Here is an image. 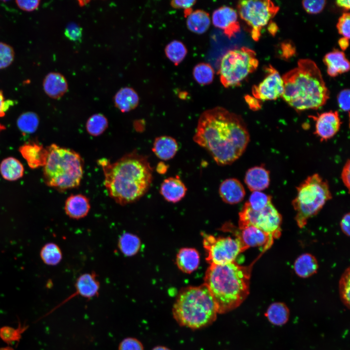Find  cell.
Wrapping results in <instances>:
<instances>
[{"label":"cell","instance_id":"6da1fadb","mask_svg":"<svg viewBox=\"0 0 350 350\" xmlns=\"http://www.w3.org/2000/svg\"><path fill=\"white\" fill-rule=\"evenodd\" d=\"M193 140L205 148L217 164L223 166L233 163L242 155L249 134L242 117L216 106L201 114Z\"/></svg>","mask_w":350,"mask_h":350},{"label":"cell","instance_id":"7a4b0ae2","mask_svg":"<svg viewBox=\"0 0 350 350\" xmlns=\"http://www.w3.org/2000/svg\"><path fill=\"white\" fill-rule=\"evenodd\" d=\"M97 163L103 169L109 196L120 205L138 200L151 186L153 168L147 158L136 151L112 163L105 158L98 160Z\"/></svg>","mask_w":350,"mask_h":350},{"label":"cell","instance_id":"3957f363","mask_svg":"<svg viewBox=\"0 0 350 350\" xmlns=\"http://www.w3.org/2000/svg\"><path fill=\"white\" fill-rule=\"evenodd\" d=\"M282 78L284 92L281 97L297 111L317 109L329 98V91L321 71L310 59H300L298 66Z\"/></svg>","mask_w":350,"mask_h":350},{"label":"cell","instance_id":"277c9868","mask_svg":"<svg viewBox=\"0 0 350 350\" xmlns=\"http://www.w3.org/2000/svg\"><path fill=\"white\" fill-rule=\"evenodd\" d=\"M252 266L240 265L235 261L222 265L210 264L204 284L212 295L218 314L234 310L246 298Z\"/></svg>","mask_w":350,"mask_h":350},{"label":"cell","instance_id":"5b68a950","mask_svg":"<svg viewBox=\"0 0 350 350\" xmlns=\"http://www.w3.org/2000/svg\"><path fill=\"white\" fill-rule=\"evenodd\" d=\"M172 314L180 326L196 330L212 324L218 312L211 294L203 283L182 289L173 306Z\"/></svg>","mask_w":350,"mask_h":350},{"label":"cell","instance_id":"8992f818","mask_svg":"<svg viewBox=\"0 0 350 350\" xmlns=\"http://www.w3.org/2000/svg\"><path fill=\"white\" fill-rule=\"evenodd\" d=\"M48 154L43 167L45 184L60 191L78 187L83 175L84 161L72 149L52 144L47 147Z\"/></svg>","mask_w":350,"mask_h":350},{"label":"cell","instance_id":"52a82bcc","mask_svg":"<svg viewBox=\"0 0 350 350\" xmlns=\"http://www.w3.org/2000/svg\"><path fill=\"white\" fill-rule=\"evenodd\" d=\"M297 189V194L292 204L296 212L297 224L302 228L308 219L332 198V194L327 181L317 174L308 176Z\"/></svg>","mask_w":350,"mask_h":350},{"label":"cell","instance_id":"ba28073f","mask_svg":"<svg viewBox=\"0 0 350 350\" xmlns=\"http://www.w3.org/2000/svg\"><path fill=\"white\" fill-rule=\"evenodd\" d=\"M259 61L255 52L243 47L228 51L222 57L218 73L225 88L237 87L257 68Z\"/></svg>","mask_w":350,"mask_h":350},{"label":"cell","instance_id":"9c48e42d","mask_svg":"<svg viewBox=\"0 0 350 350\" xmlns=\"http://www.w3.org/2000/svg\"><path fill=\"white\" fill-rule=\"evenodd\" d=\"M279 7L269 0H244L237 4L240 18L251 28V35L257 41L262 29L279 10Z\"/></svg>","mask_w":350,"mask_h":350},{"label":"cell","instance_id":"30bf717a","mask_svg":"<svg viewBox=\"0 0 350 350\" xmlns=\"http://www.w3.org/2000/svg\"><path fill=\"white\" fill-rule=\"evenodd\" d=\"M239 216V229L254 226L269 233L274 239L280 236L282 217L272 202L262 210H255L246 202Z\"/></svg>","mask_w":350,"mask_h":350},{"label":"cell","instance_id":"8fae6325","mask_svg":"<svg viewBox=\"0 0 350 350\" xmlns=\"http://www.w3.org/2000/svg\"><path fill=\"white\" fill-rule=\"evenodd\" d=\"M203 245L206 250L207 262L210 264L222 265L235 261L237 256L246 250L237 237H215L203 234Z\"/></svg>","mask_w":350,"mask_h":350},{"label":"cell","instance_id":"7c38bea8","mask_svg":"<svg viewBox=\"0 0 350 350\" xmlns=\"http://www.w3.org/2000/svg\"><path fill=\"white\" fill-rule=\"evenodd\" d=\"M266 75L262 82L254 86L253 96L261 101L275 100L281 97L284 92V83L282 77L272 66L265 68Z\"/></svg>","mask_w":350,"mask_h":350},{"label":"cell","instance_id":"4fadbf2b","mask_svg":"<svg viewBox=\"0 0 350 350\" xmlns=\"http://www.w3.org/2000/svg\"><path fill=\"white\" fill-rule=\"evenodd\" d=\"M211 19L213 25L221 29L229 38L234 37L240 31L238 14L231 7L223 6L215 10Z\"/></svg>","mask_w":350,"mask_h":350},{"label":"cell","instance_id":"5bb4252c","mask_svg":"<svg viewBox=\"0 0 350 350\" xmlns=\"http://www.w3.org/2000/svg\"><path fill=\"white\" fill-rule=\"evenodd\" d=\"M310 117L315 122V134L322 141L332 138L339 131L342 123L336 111L325 112Z\"/></svg>","mask_w":350,"mask_h":350},{"label":"cell","instance_id":"9a60e30c","mask_svg":"<svg viewBox=\"0 0 350 350\" xmlns=\"http://www.w3.org/2000/svg\"><path fill=\"white\" fill-rule=\"evenodd\" d=\"M239 231L233 232L235 237L238 238L247 249L250 247L263 246L264 249H268L272 245V236L261 229L254 226H248Z\"/></svg>","mask_w":350,"mask_h":350},{"label":"cell","instance_id":"2e32d148","mask_svg":"<svg viewBox=\"0 0 350 350\" xmlns=\"http://www.w3.org/2000/svg\"><path fill=\"white\" fill-rule=\"evenodd\" d=\"M19 151L32 169L43 167L46 163L48 151L47 147L35 142L27 143L21 145Z\"/></svg>","mask_w":350,"mask_h":350},{"label":"cell","instance_id":"e0dca14e","mask_svg":"<svg viewBox=\"0 0 350 350\" xmlns=\"http://www.w3.org/2000/svg\"><path fill=\"white\" fill-rule=\"evenodd\" d=\"M219 192L223 201L229 204L240 203L244 199L245 194L243 184L234 178L224 180L219 186Z\"/></svg>","mask_w":350,"mask_h":350},{"label":"cell","instance_id":"ac0fdd59","mask_svg":"<svg viewBox=\"0 0 350 350\" xmlns=\"http://www.w3.org/2000/svg\"><path fill=\"white\" fill-rule=\"evenodd\" d=\"M43 88L45 93L49 97L59 99L67 92L68 84L66 78L62 74L51 72L44 77Z\"/></svg>","mask_w":350,"mask_h":350},{"label":"cell","instance_id":"d6986e66","mask_svg":"<svg viewBox=\"0 0 350 350\" xmlns=\"http://www.w3.org/2000/svg\"><path fill=\"white\" fill-rule=\"evenodd\" d=\"M75 292L70 298L76 295L90 299L99 295L100 283L94 272L86 273L80 276L75 284Z\"/></svg>","mask_w":350,"mask_h":350},{"label":"cell","instance_id":"ffe728a7","mask_svg":"<svg viewBox=\"0 0 350 350\" xmlns=\"http://www.w3.org/2000/svg\"><path fill=\"white\" fill-rule=\"evenodd\" d=\"M90 209L89 199L82 194L70 195L65 203L64 209L66 214L74 219H79L86 217Z\"/></svg>","mask_w":350,"mask_h":350},{"label":"cell","instance_id":"44dd1931","mask_svg":"<svg viewBox=\"0 0 350 350\" xmlns=\"http://www.w3.org/2000/svg\"><path fill=\"white\" fill-rule=\"evenodd\" d=\"M159 192L166 201L176 203L184 197L187 188L179 177H170L163 180Z\"/></svg>","mask_w":350,"mask_h":350},{"label":"cell","instance_id":"7402d4cb","mask_svg":"<svg viewBox=\"0 0 350 350\" xmlns=\"http://www.w3.org/2000/svg\"><path fill=\"white\" fill-rule=\"evenodd\" d=\"M245 182L252 192L263 190L269 185V172L263 166L252 167L246 172Z\"/></svg>","mask_w":350,"mask_h":350},{"label":"cell","instance_id":"603a6c76","mask_svg":"<svg viewBox=\"0 0 350 350\" xmlns=\"http://www.w3.org/2000/svg\"><path fill=\"white\" fill-rule=\"evenodd\" d=\"M323 61L327 66L328 74L332 77L336 76L350 70V63L346 58L345 53L338 50H334L326 54Z\"/></svg>","mask_w":350,"mask_h":350},{"label":"cell","instance_id":"cb8c5ba5","mask_svg":"<svg viewBox=\"0 0 350 350\" xmlns=\"http://www.w3.org/2000/svg\"><path fill=\"white\" fill-rule=\"evenodd\" d=\"M178 148L177 142L174 138L168 136H161L155 139L152 151L159 159L168 160L175 155Z\"/></svg>","mask_w":350,"mask_h":350},{"label":"cell","instance_id":"d4e9b609","mask_svg":"<svg viewBox=\"0 0 350 350\" xmlns=\"http://www.w3.org/2000/svg\"><path fill=\"white\" fill-rule=\"evenodd\" d=\"M200 262V256L197 250L193 248L184 247L180 249L176 257V264L183 272L190 274L198 268Z\"/></svg>","mask_w":350,"mask_h":350},{"label":"cell","instance_id":"484cf974","mask_svg":"<svg viewBox=\"0 0 350 350\" xmlns=\"http://www.w3.org/2000/svg\"><path fill=\"white\" fill-rule=\"evenodd\" d=\"M139 100L137 92L130 87L121 88L114 97L115 106L123 113L135 109L138 105Z\"/></svg>","mask_w":350,"mask_h":350},{"label":"cell","instance_id":"4316f807","mask_svg":"<svg viewBox=\"0 0 350 350\" xmlns=\"http://www.w3.org/2000/svg\"><path fill=\"white\" fill-rule=\"evenodd\" d=\"M186 18L187 28L193 33L202 34L210 27V18L209 13L204 10L192 11Z\"/></svg>","mask_w":350,"mask_h":350},{"label":"cell","instance_id":"83f0119b","mask_svg":"<svg viewBox=\"0 0 350 350\" xmlns=\"http://www.w3.org/2000/svg\"><path fill=\"white\" fill-rule=\"evenodd\" d=\"M318 268L316 258L310 253H304L298 257L294 264L296 274L302 278H308L315 274Z\"/></svg>","mask_w":350,"mask_h":350},{"label":"cell","instance_id":"f1b7e54d","mask_svg":"<svg viewBox=\"0 0 350 350\" xmlns=\"http://www.w3.org/2000/svg\"><path fill=\"white\" fill-rule=\"evenodd\" d=\"M265 316L270 323L276 326H282L289 320L290 310L287 305L281 302L271 304L267 308Z\"/></svg>","mask_w":350,"mask_h":350},{"label":"cell","instance_id":"f546056e","mask_svg":"<svg viewBox=\"0 0 350 350\" xmlns=\"http://www.w3.org/2000/svg\"><path fill=\"white\" fill-rule=\"evenodd\" d=\"M24 169L22 163L17 158L8 157L0 164V173L2 177L9 181H15L21 178Z\"/></svg>","mask_w":350,"mask_h":350},{"label":"cell","instance_id":"4dcf8cb0","mask_svg":"<svg viewBox=\"0 0 350 350\" xmlns=\"http://www.w3.org/2000/svg\"><path fill=\"white\" fill-rule=\"evenodd\" d=\"M141 246L140 238L136 235L126 232L121 235L118 246L121 252L125 256L131 257L137 254Z\"/></svg>","mask_w":350,"mask_h":350},{"label":"cell","instance_id":"1f68e13d","mask_svg":"<svg viewBox=\"0 0 350 350\" xmlns=\"http://www.w3.org/2000/svg\"><path fill=\"white\" fill-rule=\"evenodd\" d=\"M39 123L38 115L31 111L22 113L17 120L18 128L24 134H32L35 132Z\"/></svg>","mask_w":350,"mask_h":350},{"label":"cell","instance_id":"d6a6232c","mask_svg":"<svg viewBox=\"0 0 350 350\" xmlns=\"http://www.w3.org/2000/svg\"><path fill=\"white\" fill-rule=\"evenodd\" d=\"M108 125V122L106 117L101 113H96L88 119L86 128L90 135L97 137L106 130Z\"/></svg>","mask_w":350,"mask_h":350},{"label":"cell","instance_id":"836d02e7","mask_svg":"<svg viewBox=\"0 0 350 350\" xmlns=\"http://www.w3.org/2000/svg\"><path fill=\"white\" fill-rule=\"evenodd\" d=\"M167 57L175 65L179 64L185 58L187 50L181 41L175 40L168 43L165 48Z\"/></svg>","mask_w":350,"mask_h":350},{"label":"cell","instance_id":"e575fe53","mask_svg":"<svg viewBox=\"0 0 350 350\" xmlns=\"http://www.w3.org/2000/svg\"><path fill=\"white\" fill-rule=\"evenodd\" d=\"M192 74L195 80L199 84L207 85L213 81L214 70L210 64L201 62L194 66Z\"/></svg>","mask_w":350,"mask_h":350},{"label":"cell","instance_id":"d590c367","mask_svg":"<svg viewBox=\"0 0 350 350\" xmlns=\"http://www.w3.org/2000/svg\"><path fill=\"white\" fill-rule=\"evenodd\" d=\"M40 257L45 264L55 265L61 261L62 254L56 244L50 243L43 246L40 251Z\"/></svg>","mask_w":350,"mask_h":350},{"label":"cell","instance_id":"8d00e7d4","mask_svg":"<svg viewBox=\"0 0 350 350\" xmlns=\"http://www.w3.org/2000/svg\"><path fill=\"white\" fill-rule=\"evenodd\" d=\"M348 267L343 272L339 282V291L340 298L344 305L350 307V270Z\"/></svg>","mask_w":350,"mask_h":350},{"label":"cell","instance_id":"74e56055","mask_svg":"<svg viewBox=\"0 0 350 350\" xmlns=\"http://www.w3.org/2000/svg\"><path fill=\"white\" fill-rule=\"evenodd\" d=\"M271 196L261 191H254L251 194L248 201L252 209L258 210L263 209L271 202Z\"/></svg>","mask_w":350,"mask_h":350},{"label":"cell","instance_id":"f35d334b","mask_svg":"<svg viewBox=\"0 0 350 350\" xmlns=\"http://www.w3.org/2000/svg\"><path fill=\"white\" fill-rule=\"evenodd\" d=\"M15 58V52L13 47L4 42H0V70L10 66Z\"/></svg>","mask_w":350,"mask_h":350},{"label":"cell","instance_id":"ab89813d","mask_svg":"<svg viewBox=\"0 0 350 350\" xmlns=\"http://www.w3.org/2000/svg\"><path fill=\"white\" fill-rule=\"evenodd\" d=\"M350 15L349 13H344L339 18L337 28L340 34L343 37L350 38Z\"/></svg>","mask_w":350,"mask_h":350},{"label":"cell","instance_id":"60d3db41","mask_svg":"<svg viewBox=\"0 0 350 350\" xmlns=\"http://www.w3.org/2000/svg\"><path fill=\"white\" fill-rule=\"evenodd\" d=\"M326 3L324 0H306L302 1L305 11L310 14H317L321 12Z\"/></svg>","mask_w":350,"mask_h":350},{"label":"cell","instance_id":"b9f144b4","mask_svg":"<svg viewBox=\"0 0 350 350\" xmlns=\"http://www.w3.org/2000/svg\"><path fill=\"white\" fill-rule=\"evenodd\" d=\"M118 350H144L142 343L134 337H127L120 343Z\"/></svg>","mask_w":350,"mask_h":350},{"label":"cell","instance_id":"7bdbcfd3","mask_svg":"<svg viewBox=\"0 0 350 350\" xmlns=\"http://www.w3.org/2000/svg\"><path fill=\"white\" fill-rule=\"evenodd\" d=\"M64 34L70 40L77 41L81 39L82 35V29L75 23L69 24L65 28Z\"/></svg>","mask_w":350,"mask_h":350},{"label":"cell","instance_id":"ee69618b","mask_svg":"<svg viewBox=\"0 0 350 350\" xmlns=\"http://www.w3.org/2000/svg\"><path fill=\"white\" fill-rule=\"evenodd\" d=\"M20 335L19 329L16 330L9 327H4L0 330V337L6 342L18 340Z\"/></svg>","mask_w":350,"mask_h":350},{"label":"cell","instance_id":"f6af8a7d","mask_svg":"<svg viewBox=\"0 0 350 350\" xmlns=\"http://www.w3.org/2000/svg\"><path fill=\"white\" fill-rule=\"evenodd\" d=\"M196 2L192 0H174L171 1V5L175 9H184V15L186 17L192 10V7Z\"/></svg>","mask_w":350,"mask_h":350},{"label":"cell","instance_id":"bcb514c9","mask_svg":"<svg viewBox=\"0 0 350 350\" xmlns=\"http://www.w3.org/2000/svg\"><path fill=\"white\" fill-rule=\"evenodd\" d=\"M350 95L349 89H344L338 94L337 102L339 108L343 111L349 112L350 110Z\"/></svg>","mask_w":350,"mask_h":350},{"label":"cell","instance_id":"7dc6e473","mask_svg":"<svg viewBox=\"0 0 350 350\" xmlns=\"http://www.w3.org/2000/svg\"><path fill=\"white\" fill-rule=\"evenodd\" d=\"M18 7L21 10L26 12H32L37 10L40 4V0H21L15 1Z\"/></svg>","mask_w":350,"mask_h":350},{"label":"cell","instance_id":"c3c4849f","mask_svg":"<svg viewBox=\"0 0 350 350\" xmlns=\"http://www.w3.org/2000/svg\"><path fill=\"white\" fill-rule=\"evenodd\" d=\"M14 105V101L6 100L2 91L0 90V117L4 116L8 110Z\"/></svg>","mask_w":350,"mask_h":350},{"label":"cell","instance_id":"681fc988","mask_svg":"<svg viewBox=\"0 0 350 350\" xmlns=\"http://www.w3.org/2000/svg\"><path fill=\"white\" fill-rule=\"evenodd\" d=\"M350 160L348 159L345 165L344 166L342 173H341V178L343 183L345 186L347 188L348 191H350Z\"/></svg>","mask_w":350,"mask_h":350},{"label":"cell","instance_id":"f907efd6","mask_svg":"<svg viewBox=\"0 0 350 350\" xmlns=\"http://www.w3.org/2000/svg\"><path fill=\"white\" fill-rule=\"evenodd\" d=\"M350 214L349 212L346 213L342 217L340 223V228L342 232L348 237L350 236Z\"/></svg>","mask_w":350,"mask_h":350},{"label":"cell","instance_id":"816d5d0a","mask_svg":"<svg viewBox=\"0 0 350 350\" xmlns=\"http://www.w3.org/2000/svg\"><path fill=\"white\" fill-rule=\"evenodd\" d=\"M245 99L250 109L254 111H256L261 108V104L260 101L258 100L253 96L247 95L245 97Z\"/></svg>","mask_w":350,"mask_h":350},{"label":"cell","instance_id":"f5cc1de1","mask_svg":"<svg viewBox=\"0 0 350 350\" xmlns=\"http://www.w3.org/2000/svg\"><path fill=\"white\" fill-rule=\"evenodd\" d=\"M168 169V166L163 162H159L156 167L157 172L160 174H165Z\"/></svg>","mask_w":350,"mask_h":350},{"label":"cell","instance_id":"db71d44e","mask_svg":"<svg viewBox=\"0 0 350 350\" xmlns=\"http://www.w3.org/2000/svg\"><path fill=\"white\" fill-rule=\"evenodd\" d=\"M336 4L340 7L349 10L350 7L349 0H338L336 1Z\"/></svg>","mask_w":350,"mask_h":350},{"label":"cell","instance_id":"11a10c76","mask_svg":"<svg viewBox=\"0 0 350 350\" xmlns=\"http://www.w3.org/2000/svg\"><path fill=\"white\" fill-rule=\"evenodd\" d=\"M349 39L345 37H342L338 40V44L340 47L341 49L344 51L349 46Z\"/></svg>","mask_w":350,"mask_h":350},{"label":"cell","instance_id":"9f6ffc18","mask_svg":"<svg viewBox=\"0 0 350 350\" xmlns=\"http://www.w3.org/2000/svg\"><path fill=\"white\" fill-rule=\"evenodd\" d=\"M151 350H171L168 348L163 346H157L154 347Z\"/></svg>","mask_w":350,"mask_h":350},{"label":"cell","instance_id":"6f0895ef","mask_svg":"<svg viewBox=\"0 0 350 350\" xmlns=\"http://www.w3.org/2000/svg\"><path fill=\"white\" fill-rule=\"evenodd\" d=\"M0 350H14L9 347H6V348H0Z\"/></svg>","mask_w":350,"mask_h":350},{"label":"cell","instance_id":"680465c9","mask_svg":"<svg viewBox=\"0 0 350 350\" xmlns=\"http://www.w3.org/2000/svg\"><path fill=\"white\" fill-rule=\"evenodd\" d=\"M5 129V127L4 126V125L0 123V132Z\"/></svg>","mask_w":350,"mask_h":350}]
</instances>
